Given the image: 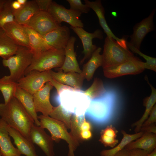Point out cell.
Wrapping results in <instances>:
<instances>
[{
  "instance_id": "681fc988",
  "label": "cell",
  "mask_w": 156,
  "mask_h": 156,
  "mask_svg": "<svg viewBox=\"0 0 156 156\" xmlns=\"http://www.w3.org/2000/svg\"><path fill=\"white\" fill-rule=\"evenodd\" d=\"M6 0H0V11L3 8Z\"/></svg>"
},
{
  "instance_id": "7a4b0ae2",
  "label": "cell",
  "mask_w": 156,
  "mask_h": 156,
  "mask_svg": "<svg viewBox=\"0 0 156 156\" xmlns=\"http://www.w3.org/2000/svg\"><path fill=\"white\" fill-rule=\"evenodd\" d=\"M0 116L8 125L31 141L30 132L34 121L15 97L7 103H0Z\"/></svg>"
},
{
  "instance_id": "c3c4849f",
  "label": "cell",
  "mask_w": 156,
  "mask_h": 156,
  "mask_svg": "<svg viewBox=\"0 0 156 156\" xmlns=\"http://www.w3.org/2000/svg\"><path fill=\"white\" fill-rule=\"evenodd\" d=\"M19 3L22 6L24 5L27 3V0H17Z\"/></svg>"
},
{
  "instance_id": "f35d334b",
  "label": "cell",
  "mask_w": 156,
  "mask_h": 156,
  "mask_svg": "<svg viewBox=\"0 0 156 156\" xmlns=\"http://www.w3.org/2000/svg\"><path fill=\"white\" fill-rule=\"evenodd\" d=\"M156 122V105L153 107L147 119L142 125L144 127L154 124Z\"/></svg>"
},
{
  "instance_id": "277c9868",
  "label": "cell",
  "mask_w": 156,
  "mask_h": 156,
  "mask_svg": "<svg viewBox=\"0 0 156 156\" xmlns=\"http://www.w3.org/2000/svg\"><path fill=\"white\" fill-rule=\"evenodd\" d=\"M40 126L46 129L50 132L53 141L58 142L61 139L65 141L68 144V156H75L74 152L79 145V142L70 132L63 122L49 116H38Z\"/></svg>"
},
{
  "instance_id": "4316f807",
  "label": "cell",
  "mask_w": 156,
  "mask_h": 156,
  "mask_svg": "<svg viewBox=\"0 0 156 156\" xmlns=\"http://www.w3.org/2000/svg\"><path fill=\"white\" fill-rule=\"evenodd\" d=\"M39 11L35 0L28 1L19 10L13 13L15 20L20 25H26Z\"/></svg>"
},
{
  "instance_id": "d4e9b609",
  "label": "cell",
  "mask_w": 156,
  "mask_h": 156,
  "mask_svg": "<svg viewBox=\"0 0 156 156\" xmlns=\"http://www.w3.org/2000/svg\"><path fill=\"white\" fill-rule=\"evenodd\" d=\"M15 97L32 117L35 125L40 126V122L35 110L33 95L18 86Z\"/></svg>"
},
{
  "instance_id": "9c48e42d",
  "label": "cell",
  "mask_w": 156,
  "mask_h": 156,
  "mask_svg": "<svg viewBox=\"0 0 156 156\" xmlns=\"http://www.w3.org/2000/svg\"><path fill=\"white\" fill-rule=\"evenodd\" d=\"M47 12L59 24L62 22L69 24L73 27L83 28L84 24L79 18L82 13L64 7L52 1Z\"/></svg>"
},
{
  "instance_id": "ac0fdd59",
  "label": "cell",
  "mask_w": 156,
  "mask_h": 156,
  "mask_svg": "<svg viewBox=\"0 0 156 156\" xmlns=\"http://www.w3.org/2000/svg\"><path fill=\"white\" fill-rule=\"evenodd\" d=\"M76 41L75 37H70L64 49L65 58L63 64L61 67L57 68V70H62L64 73H81L82 70L79 67L74 50Z\"/></svg>"
},
{
  "instance_id": "5b68a950",
  "label": "cell",
  "mask_w": 156,
  "mask_h": 156,
  "mask_svg": "<svg viewBox=\"0 0 156 156\" xmlns=\"http://www.w3.org/2000/svg\"><path fill=\"white\" fill-rule=\"evenodd\" d=\"M33 55L31 51L26 47L18 46L13 55L3 59V65L9 68V75L13 81L17 82L25 76V72L31 63Z\"/></svg>"
},
{
  "instance_id": "f546056e",
  "label": "cell",
  "mask_w": 156,
  "mask_h": 156,
  "mask_svg": "<svg viewBox=\"0 0 156 156\" xmlns=\"http://www.w3.org/2000/svg\"><path fill=\"white\" fill-rule=\"evenodd\" d=\"M121 133L123 138L117 146L109 149L103 150L100 153L101 156H114L117 153L129 143L140 137L143 133L142 131L133 134H129L122 130Z\"/></svg>"
},
{
  "instance_id": "cb8c5ba5",
  "label": "cell",
  "mask_w": 156,
  "mask_h": 156,
  "mask_svg": "<svg viewBox=\"0 0 156 156\" xmlns=\"http://www.w3.org/2000/svg\"><path fill=\"white\" fill-rule=\"evenodd\" d=\"M6 123L0 119V152L4 156H21L17 148L13 145L6 128Z\"/></svg>"
},
{
  "instance_id": "4fadbf2b",
  "label": "cell",
  "mask_w": 156,
  "mask_h": 156,
  "mask_svg": "<svg viewBox=\"0 0 156 156\" xmlns=\"http://www.w3.org/2000/svg\"><path fill=\"white\" fill-rule=\"evenodd\" d=\"M30 138L32 143L39 146L46 156H54V141L44 128L34 124L30 130Z\"/></svg>"
},
{
  "instance_id": "d6a6232c",
  "label": "cell",
  "mask_w": 156,
  "mask_h": 156,
  "mask_svg": "<svg viewBox=\"0 0 156 156\" xmlns=\"http://www.w3.org/2000/svg\"><path fill=\"white\" fill-rule=\"evenodd\" d=\"M106 88L102 80L100 79L94 78L93 83L84 92L91 99L97 98L102 94L105 91Z\"/></svg>"
},
{
  "instance_id": "ba28073f",
  "label": "cell",
  "mask_w": 156,
  "mask_h": 156,
  "mask_svg": "<svg viewBox=\"0 0 156 156\" xmlns=\"http://www.w3.org/2000/svg\"><path fill=\"white\" fill-rule=\"evenodd\" d=\"M103 69L104 76L109 78L128 75L137 74L142 73L145 69L144 62L134 56L122 63Z\"/></svg>"
},
{
  "instance_id": "ee69618b",
  "label": "cell",
  "mask_w": 156,
  "mask_h": 156,
  "mask_svg": "<svg viewBox=\"0 0 156 156\" xmlns=\"http://www.w3.org/2000/svg\"><path fill=\"white\" fill-rule=\"evenodd\" d=\"M140 131H142L143 132H147L156 134V127L154 123L147 126L142 127L140 129Z\"/></svg>"
},
{
  "instance_id": "bcb514c9",
  "label": "cell",
  "mask_w": 156,
  "mask_h": 156,
  "mask_svg": "<svg viewBox=\"0 0 156 156\" xmlns=\"http://www.w3.org/2000/svg\"><path fill=\"white\" fill-rule=\"evenodd\" d=\"M91 128L92 126L91 124L89 122L87 121L86 120L82 124L81 127L80 131H82L91 130Z\"/></svg>"
},
{
  "instance_id": "e0dca14e",
  "label": "cell",
  "mask_w": 156,
  "mask_h": 156,
  "mask_svg": "<svg viewBox=\"0 0 156 156\" xmlns=\"http://www.w3.org/2000/svg\"><path fill=\"white\" fill-rule=\"evenodd\" d=\"M69 28L66 26H60L43 36L46 43L55 49H65L70 37Z\"/></svg>"
},
{
  "instance_id": "7c38bea8",
  "label": "cell",
  "mask_w": 156,
  "mask_h": 156,
  "mask_svg": "<svg viewBox=\"0 0 156 156\" xmlns=\"http://www.w3.org/2000/svg\"><path fill=\"white\" fill-rule=\"evenodd\" d=\"M70 28L81 40L83 44L82 53L84 55L80 62V64H82L85 60L90 57L93 52L97 48L96 45L93 44L92 39L94 38L102 39L103 32L99 29H97L94 32L90 33L87 32L82 27H71Z\"/></svg>"
},
{
  "instance_id": "9a60e30c",
  "label": "cell",
  "mask_w": 156,
  "mask_h": 156,
  "mask_svg": "<svg viewBox=\"0 0 156 156\" xmlns=\"http://www.w3.org/2000/svg\"><path fill=\"white\" fill-rule=\"evenodd\" d=\"M86 4L90 9H92L96 14L99 19V24L103 30L107 37L112 38L116 40L120 46L125 49H128L127 42L124 38H119L116 37L112 32L108 26L105 16V10L101 1L96 0L90 1L84 0Z\"/></svg>"
},
{
  "instance_id": "f6af8a7d",
  "label": "cell",
  "mask_w": 156,
  "mask_h": 156,
  "mask_svg": "<svg viewBox=\"0 0 156 156\" xmlns=\"http://www.w3.org/2000/svg\"><path fill=\"white\" fill-rule=\"evenodd\" d=\"M23 6L21 5L17 0H11L10 6L13 12V13L19 10Z\"/></svg>"
},
{
  "instance_id": "b9f144b4",
  "label": "cell",
  "mask_w": 156,
  "mask_h": 156,
  "mask_svg": "<svg viewBox=\"0 0 156 156\" xmlns=\"http://www.w3.org/2000/svg\"><path fill=\"white\" fill-rule=\"evenodd\" d=\"M92 136V133L91 130L82 131L79 134L80 141L88 140L90 139Z\"/></svg>"
},
{
  "instance_id": "52a82bcc",
  "label": "cell",
  "mask_w": 156,
  "mask_h": 156,
  "mask_svg": "<svg viewBox=\"0 0 156 156\" xmlns=\"http://www.w3.org/2000/svg\"><path fill=\"white\" fill-rule=\"evenodd\" d=\"M101 55L103 68L122 63L134 56L128 48H123L114 39L107 36L105 39Z\"/></svg>"
},
{
  "instance_id": "7402d4cb",
  "label": "cell",
  "mask_w": 156,
  "mask_h": 156,
  "mask_svg": "<svg viewBox=\"0 0 156 156\" xmlns=\"http://www.w3.org/2000/svg\"><path fill=\"white\" fill-rule=\"evenodd\" d=\"M57 72L49 70L52 77L58 82L73 88L81 89L85 79L81 74L75 72L64 73L61 70Z\"/></svg>"
},
{
  "instance_id": "4dcf8cb0",
  "label": "cell",
  "mask_w": 156,
  "mask_h": 156,
  "mask_svg": "<svg viewBox=\"0 0 156 156\" xmlns=\"http://www.w3.org/2000/svg\"><path fill=\"white\" fill-rule=\"evenodd\" d=\"M18 86L17 82L12 80L9 75L0 79V91L4 98V103H7L15 97Z\"/></svg>"
},
{
  "instance_id": "8d00e7d4",
  "label": "cell",
  "mask_w": 156,
  "mask_h": 156,
  "mask_svg": "<svg viewBox=\"0 0 156 156\" xmlns=\"http://www.w3.org/2000/svg\"><path fill=\"white\" fill-rule=\"evenodd\" d=\"M99 141L105 147H114L118 143V140L116 138H111L101 134Z\"/></svg>"
},
{
  "instance_id": "83f0119b",
  "label": "cell",
  "mask_w": 156,
  "mask_h": 156,
  "mask_svg": "<svg viewBox=\"0 0 156 156\" xmlns=\"http://www.w3.org/2000/svg\"><path fill=\"white\" fill-rule=\"evenodd\" d=\"M18 46L0 28V57L6 59L14 55Z\"/></svg>"
},
{
  "instance_id": "1f68e13d",
  "label": "cell",
  "mask_w": 156,
  "mask_h": 156,
  "mask_svg": "<svg viewBox=\"0 0 156 156\" xmlns=\"http://www.w3.org/2000/svg\"><path fill=\"white\" fill-rule=\"evenodd\" d=\"M72 114L64 108L61 105L53 107L49 115L50 117L64 123L68 129H70Z\"/></svg>"
},
{
  "instance_id": "836d02e7",
  "label": "cell",
  "mask_w": 156,
  "mask_h": 156,
  "mask_svg": "<svg viewBox=\"0 0 156 156\" xmlns=\"http://www.w3.org/2000/svg\"><path fill=\"white\" fill-rule=\"evenodd\" d=\"M11 0H6L0 11V28L3 29L6 24L15 21L13 12L10 6Z\"/></svg>"
},
{
  "instance_id": "f907efd6",
  "label": "cell",
  "mask_w": 156,
  "mask_h": 156,
  "mask_svg": "<svg viewBox=\"0 0 156 156\" xmlns=\"http://www.w3.org/2000/svg\"><path fill=\"white\" fill-rule=\"evenodd\" d=\"M147 156H156V148L151 153L148 154Z\"/></svg>"
},
{
  "instance_id": "484cf974",
  "label": "cell",
  "mask_w": 156,
  "mask_h": 156,
  "mask_svg": "<svg viewBox=\"0 0 156 156\" xmlns=\"http://www.w3.org/2000/svg\"><path fill=\"white\" fill-rule=\"evenodd\" d=\"M102 49L98 47L92 53L88 62L83 65L81 74L88 81H90L96 70L102 65V55L100 52Z\"/></svg>"
},
{
  "instance_id": "6da1fadb",
  "label": "cell",
  "mask_w": 156,
  "mask_h": 156,
  "mask_svg": "<svg viewBox=\"0 0 156 156\" xmlns=\"http://www.w3.org/2000/svg\"><path fill=\"white\" fill-rule=\"evenodd\" d=\"M120 104L118 90L113 87L106 88L102 94L91 100L85 116L97 126H105L116 118L120 111Z\"/></svg>"
},
{
  "instance_id": "d6986e66",
  "label": "cell",
  "mask_w": 156,
  "mask_h": 156,
  "mask_svg": "<svg viewBox=\"0 0 156 156\" xmlns=\"http://www.w3.org/2000/svg\"><path fill=\"white\" fill-rule=\"evenodd\" d=\"M3 29L17 45L30 49L28 35L23 25L15 21L5 25Z\"/></svg>"
},
{
  "instance_id": "d590c367",
  "label": "cell",
  "mask_w": 156,
  "mask_h": 156,
  "mask_svg": "<svg viewBox=\"0 0 156 156\" xmlns=\"http://www.w3.org/2000/svg\"><path fill=\"white\" fill-rule=\"evenodd\" d=\"M70 5V9L81 13H87L90 8L86 4H83L81 0H67Z\"/></svg>"
},
{
  "instance_id": "f1b7e54d",
  "label": "cell",
  "mask_w": 156,
  "mask_h": 156,
  "mask_svg": "<svg viewBox=\"0 0 156 156\" xmlns=\"http://www.w3.org/2000/svg\"><path fill=\"white\" fill-rule=\"evenodd\" d=\"M145 78L151 88V95L146 97L144 100V104L145 107V109L143 114L139 120L132 125L133 127H135L134 131L136 133L140 131L142 125L148 118L156 102V90L149 83L147 77H146Z\"/></svg>"
},
{
  "instance_id": "30bf717a",
  "label": "cell",
  "mask_w": 156,
  "mask_h": 156,
  "mask_svg": "<svg viewBox=\"0 0 156 156\" xmlns=\"http://www.w3.org/2000/svg\"><path fill=\"white\" fill-rule=\"evenodd\" d=\"M49 70L43 72L32 70L18 80V86L33 95L51 80L52 78Z\"/></svg>"
},
{
  "instance_id": "5bb4252c",
  "label": "cell",
  "mask_w": 156,
  "mask_h": 156,
  "mask_svg": "<svg viewBox=\"0 0 156 156\" xmlns=\"http://www.w3.org/2000/svg\"><path fill=\"white\" fill-rule=\"evenodd\" d=\"M155 11V9L153 10L148 17L137 23L133 28V33L130 36L131 39L129 43L138 50L146 35L154 29L153 18Z\"/></svg>"
},
{
  "instance_id": "7bdbcfd3",
  "label": "cell",
  "mask_w": 156,
  "mask_h": 156,
  "mask_svg": "<svg viewBox=\"0 0 156 156\" xmlns=\"http://www.w3.org/2000/svg\"><path fill=\"white\" fill-rule=\"evenodd\" d=\"M129 156H147L148 153L140 149H134L129 151Z\"/></svg>"
},
{
  "instance_id": "74e56055",
  "label": "cell",
  "mask_w": 156,
  "mask_h": 156,
  "mask_svg": "<svg viewBox=\"0 0 156 156\" xmlns=\"http://www.w3.org/2000/svg\"><path fill=\"white\" fill-rule=\"evenodd\" d=\"M118 131L112 125H108L104 129H102L101 134L114 138H116Z\"/></svg>"
},
{
  "instance_id": "ffe728a7",
  "label": "cell",
  "mask_w": 156,
  "mask_h": 156,
  "mask_svg": "<svg viewBox=\"0 0 156 156\" xmlns=\"http://www.w3.org/2000/svg\"><path fill=\"white\" fill-rule=\"evenodd\" d=\"M6 128L21 154L26 156H38L36 153L34 144L31 141L7 124Z\"/></svg>"
},
{
  "instance_id": "8fae6325",
  "label": "cell",
  "mask_w": 156,
  "mask_h": 156,
  "mask_svg": "<svg viewBox=\"0 0 156 156\" xmlns=\"http://www.w3.org/2000/svg\"><path fill=\"white\" fill-rule=\"evenodd\" d=\"M33 29L42 37L61 26L47 11H39L26 25Z\"/></svg>"
},
{
  "instance_id": "44dd1931",
  "label": "cell",
  "mask_w": 156,
  "mask_h": 156,
  "mask_svg": "<svg viewBox=\"0 0 156 156\" xmlns=\"http://www.w3.org/2000/svg\"><path fill=\"white\" fill-rule=\"evenodd\" d=\"M23 25L28 35L30 49L33 57H37L43 52L53 48L46 43L43 37L38 33L27 25Z\"/></svg>"
},
{
  "instance_id": "ab89813d",
  "label": "cell",
  "mask_w": 156,
  "mask_h": 156,
  "mask_svg": "<svg viewBox=\"0 0 156 156\" xmlns=\"http://www.w3.org/2000/svg\"><path fill=\"white\" fill-rule=\"evenodd\" d=\"M35 1L39 11L47 12L53 1L51 0H35Z\"/></svg>"
},
{
  "instance_id": "603a6c76",
  "label": "cell",
  "mask_w": 156,
  "mask_h": 156,
  "mask_svg": "<svg viewBox=\"0 0 156 156\" xmlns=\"http://www.w3.org/2000/svg\"><path fill=\"white\" fill-rule=\"evenodd\" d=\"M125 148L129 151L141 149L150 153L156 148V134L144 132L140 137L129 143Z\"/></svg>"
},
{
  "instance_id": "60d3db41",
  "label": "cell",
  "mask_w": 156,
  "mask_h": 156,
  "mask_svg": "<svg viewBox=\"0 0 156 156\" xmlns=\"http://www.w3.org/2000/svg\"><path fill=\"white\" fill-rule=\"evenodd\" d=\"M50 82L53 87H55V88L57 91V94H59L64 90L70 89L73 88L70 86L61 83L53 78L50 81Z\"/></svg>"
},
{
  "instance_id": "7dc6e473",
  "label": "cell",
  "mask_w": 156,
  "mask_h": 156,
  "mask_svg": "<svg viewBox=\"0 0 156 156\" xmlns=\"http://www.w3.org/2000/svg\"><path fill=\"white\" fill-rule=\"evenodd\" d=\"M114 156H129V151L125 148L116 153Z\"/></svg>"
},
{
  "instance_id": "2e32d148",
  "label": "cell",
  "mask_w": 156,
  "mask_h": 156,
  "mask_svg": "<svg viewBox=\"0 0 156 156\" xmlns=\"http://www.w3.org/2000/svg\"><path fill=\"white\" fill-rule=\"evenodd\" d=\"M53 86L50 82L33 95L34 101L36 112H40L45 116H49L53 106L50 100V93Z\"/></svg>"
},
{
  "instance_id": "8992f818",
  "label": "cell",
  "mask_w": 156,
  "mask_h": 156,
  "mask_svg": "<svg viewBox=\"0 0 156 156\" xmlns=\"http://www.w3.org/2000/svg\"><path fill=\"white\" fill-rule=\"evenodd\" d=\"M65 58L64 49H51L36 57H33L30 65L26 70L25 76L33 70L40 72L49 71L62 65Z\"/></svg>"
},
{
  "instance_id": "e575fe53",
  "label": "cell",
  "mask_w": 156,
  "mask_h": 156,
  "mask_svg": "<svg viewBox=\"0 0 156 156\" xmlns=\"http://www.w3.org/2000/svg\"><path fill=\"white\" fill-rule=\"evenodd\" d=\"M127 44L128 48H129L133 52L138 54L146 60V62H144V67L145 69H149L156 72V59L155 58L150 57L144 54L139 50L130 45L128 42H127Z\"/></svg>"
},
{
  "instance_id": "816d5d0a",
  "label": "cell",
  "mask_w": 156,
  "mask_h": 156,
  "mask_svg": "<svg viewBox=\"0 0 156 156\" xmlns=\"http://www.w3.org/2000/svg\"><path fill=\"white\" fill-rule=\"evenodd\" d=\"M0 156H4L0 152Z\"/></svg>"
},
{
  "instance_id": "3957f363",
  "label": "cell",
  "mask_w": 156,
  "mask_h": 156,
  "mask_svg": "<svg viewBox=\"0 0 156 156\" xmlns=\"http://www.w3.org/2000/svg\"><path fill=\"white\" fill-rule=\"evenodd\" d=\"M55 100L72 115H85L91 99L81 89L72 88L64 90L55 97Z\"/></svg>"
}]
</instances>
